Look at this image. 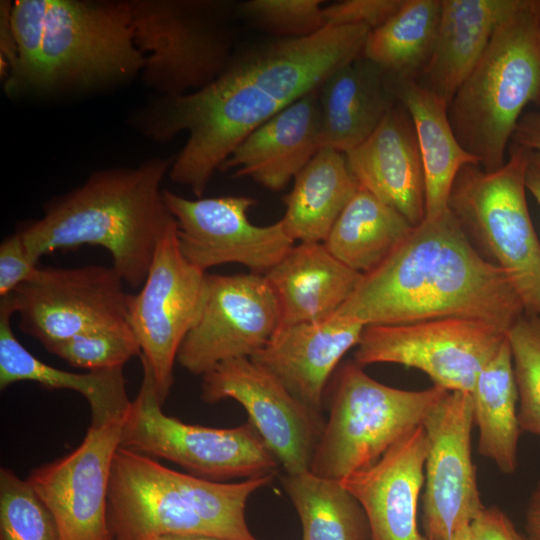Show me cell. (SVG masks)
Masks as SVG:
<instances>
[{"label":"cell","mask_w":540,"mask_h":540,"mask_svg":"<svg viewBox=\"0 0 540 540\" xmlns=\"http://www.w3.org/2000/svg\"><path fill=\"white\" fill-rule=\"evenodd\" d=\"M370 31L363 25H327L310 36L235 51L211 83L187 94L161 96L137 116L136 125L157 142L188 132L168 176L200 198L251 132L360 57Z\"/></svg>","instance_id":"6da1fadb"},{"label":"cell","mask_w":540,"mask_h":540,"mask_svg":"<svg viewBox=\"0 0 540 540\" xmlns=\"http://www.w3.org/2000/svg\"><path fill=\"white\" fill-rule=\"evenodd\" d=\"M524 313L507 274L477 250L449 209L415 226L334 315L364 326L459 317L507 334Z\"/></svg>","instance_id":"7a4b0ae2"},{"label":"cell","mask_w":540,"mask_h":540,"mask_svg":"<svg viewBox=\"0 0 540 540\" xmlns=\"http://www.w3.org/2000/svg\"><path fill=\"white\" fill-rule=\"evenodd\" d=\"M172 161L153 158L136 167L93 172L18 233L37 260L57 250L103 247L123 282L141 287L160 239L175 221L161 189Z\"/></svg>","instance_id":"3957f363"},{"label":"cell","mask_w":540,"mask_h":540,"mask_svg":"<svg viewBox=\"0 0 540 540\" xmlns=\"http://www.w3.org/2000/svg\"><path fill=\"white\" fill-rule=\"evenodd\" d=\"M276 473L223 483L172 470L120 447L111 468L107 517L113 540H153L202 534L224 540H259L245 517L246 503Z\"/></svg>","instance_id":"277c9868"},{"label":"cell","mask_w":540,"mask_h":540,"mask_svg":"<svg viewBox=\"0 0 540 540\" xmlns=\"http://www.w3.org/2000/svg\"><path fill=\"white\" fill-rule=\"evenodd\" d=\"M540 102V0H524L495 31L448 106L463 148L485 171L506 162V150L530 103Z\"/></svg>","instance_id":"5b68a950"},{"label":"cell","mask_w":540,"mask_h":540,"mask_svg":"<svg viewBox=\"0 0 540 540\" xmlns=\"http://www.w3.org/2000/svg\"><path fill=\"white\" fill-rule=\"evenodd\" d=\"M449 392L437 385L418 391L394 388L371 378L355 361L343 364L326 389L329 416L309 471L341 480L374 464L422 425Z\"/></svg>","instance_id":"8992f818"},{"label":"cell","mask_w":540,"mask_h":540,"mask_svg":"<svg viewBox=\"0 0 540 540\" xmlns=\"http://www.w3.org/2000/svg\"><path fill=\"white\" fill-rule=\"evenodd\" d=\"M497 170L466 165L453 184L449 209L511 280L525 313L540 317V241L526 201L531 150L512 143Z\"/></svg>","instance_id":"52a82bcc"},{"label":"cell","mask_w":540,"mask_h":540,"mask_svg":"<svg viewBox=\"0 0 540 540\" xmlns=\"http://www.w3.org/2000/svg\"><path fill=\"white\" fill-rule=\"evenodd\" d=\"M131 1L45 0L40 58L28 87H94L142 71Z\"/></svg>","instance_id":"ba28073f"},{"label":"cell","mask_w":540,"mask_h":540,"mask_svg":"<svg viewBox=\"0 0 540 540\" xmlns=\"http://www.w3.org/2000/svg\"><path fill=\"white\" fill-rule=\"evenodd\" d=\"M135 44L145 56V84L174 97L197 91L217 78L234 50L229 15L215 1H131Z\"/></svg>","instance_id":"9c48e42d"},{"label":"cell","mask_w":540,"mask_h":540,"mask_svg":"<svg viewBox=\"0 0 540 540\" xmlns=\"http://www.w3.org/2000/svg\"><path fill=\"white\" fill-rule=\"evenodd\" d=\"M139 357L142 381L124 420L120 447L166 459L191 475L217 482L276 473L280 463L250 422L212 428L166 415L152 369Z\"/></svg>","instance_id":"30bf717a"},{"label":"cell","mask_w":540,"mask_h":540,"mask_svg":"<svg viewBox=\"0 0 540 540\" xmlns=\"http://www.w3.org/2000/svg\"><path fill=\"white\" fill-rule=\"evenodd\" d=\"M506 340L502 330L479 320L449 317L365 326L354 354L360 366L393 363L424 372L433 385L470 393Z\"/></svg>","instance_id":"8fae6325"},{"label":"cell","mask_w":540,"mask_h":540,"mask_svg":"<svg viewBox=\"0 0 540 540\" xmlns=\"http://www.w3.org/2000/svg\"><path fill=\"white\" fill-rule=\"evenodd\" d=\"M206 275L183 256L174 221L158 243L140 291L129 294L128 322L152 369L162 404L174 382L179 348L201 315Z\"/></svg>","instance_id":"7c38bea8"},{"label":"cell","mask_w":540,"mask_h":540,"mask_svg":"<svg viewBox=\"0 0 540 540\" xmlns=\"http://www.w3.org/2000/svg\"><path fill=\"white\" fill-rule=\"evenodd\" d=\"M124 284L112 266L39 267L8 297L19 329L47 348L83 332L129 323Z\"/></svg>","instance_id":"4fadbf2b"},{"label":"cell","mask_w":540,"mask_h":540,"mask_svg":"<svg viewBox=\"0 0 540 540\" xmlns=\"http://www.w3.org/2000/svg\"><path fill=\"white\" fill-rule=\"evenodd\" d=\"M280 326V307L264 275L207 274L201 315L184 338L177 362L203 376L224 361L251 358Z\"/></svg>","instance_id":"5bb4252c"},{"label":"cell","mask_w":540,"mask_h":540,"mask_svg":"<svg viewBox=\"0 0 540 540\" xmlns=\"http://www.w3.org/2000/svg\"><path fill=\"white\" fill-rule=\"evenodd\" d=\"M164 202L177 226L179 248L198 270L236 263L265 275L294 246L280 220L253 224L249 209L256 203L244 195L188 199L163 191Z\"/></svg>","instance_id":"9a60e30c"},{"label":"cell","mask_w":540,"mask_h":540,"mask_svg":"<svg viewBox=\"0 0 540 540\" xmlns=\"http://www.w3.org/2000/svg\"><path fill=\"white\" fill-rule=\"evenodd\" d=\"M422 425L427 440L422 497L424 535L429 540H451L469 527L485 507L471 452V394L450 391Z\"/></svg>","instance_id":"2e32d148"},{"label":"cell","mask_w":540,"mask_h":540,"mask_svg":"<svg viewBox=\"0 0 540 540\" xmlns=\"http://www.w3.org/2000/svg\"><path fill=\"white\" fill-rule=\"evenodd\" d=\"M202 377L201 399L240 403L286 474L309 470L325 423L274 375L251 358L224 361Z\"/></svg>","instance_id":"e0dca14e"},{"label":"cell","mask_w":540,"mask_h":540,"mask_svg":"<svg viewBox=\"0 0 540 540\" xmlns=\"http://www.w3.org/2000/svg\"><path fill=\"white\" fill-rule=\"evenodd\" d=\"M124 420L89 426L76 449L28 475L27 481L53 514L62 540H113L108 487Z\"/></svg>","instance_id":"ac0fdd59"},{"label":"cell","mask_w":540,"mask_h":540,"mask_svg":"<svg viewBox=\"0 0 540 540\" xmlns=\"http://www.w3.org/2000/svg\"><path fill=\"white\" fill-rule=\"evenodd\" d=\"M426 450V433L419 425L377 462L340 480L361 504L371 540H429L417 519Z\"/></svg>","instance_id":"d6986e66"},{"label":"cell","mask_w":540,"mask_h":540,"mask_svg":"<svg viewBox=\"0 0 540 540\" xmlns=\"http://www.w3.org/2000/svg\"><path fill=\"white\" fill-rule=\"evenodd\" d=\"M364 327L356 320L337 315L282 326L251 359L297 399L320 412L339 362L358 345Z\"/></svg>","instance_id":"ffe728a7"},{"label":"cell","mask_w":540,"mask_h":540,"mask_svg":"<svg viewBox=\"0 0 540 540\" xmlns=\"http://www.w3.org/2000/svg\"><path fill=\"white\" fill-rule=\"evenodd\" d=\"M345 157L360 187L413 226L425 219V177L416 132L398 100L375 131Z\"/></svg>","instance_id":"44dd1931"},{"label":"cell","mask_w":540,"mask_h":540,"mask_svg":"<svg viewBox=\"0 0 540 540\" xmlns=\"http://www.w3.org/2000/svg\"><path fill=\"white\" fill-rule=\"evenodd\" d=\"M323 148L318 89L299 98L251 132L219 171L284 189Z\"/></svg>","instance_id":"7402d4cb"},{"label":"cell","mask_w":540,"mask_h":540,"mask_svg":"<svg viewBox=\"0 0 540 540\" xmlns=\"http://www.w3.org/2000/svg\"><path fill=\"white\" fill-rule=\"evenodd\" d=\"M281 315V326L333 316L363 274L338 260L324 243L300 242L265 275Z\"/></svg>","instance_id":"603a6c76"},{"label":"cell","mask_w":540,"mask_h":540,"mask_svg":"<svg viewBox=\"0 0 540 540\" xmlns=\"http://www.w3.org/2000/svg\"><path fill=\"white\" fill-rule=\"evenodd\" d=\"M524 0H441L437 39L419 80L448 106L497 28Z\"/></svg>","instance_id":"cb8c5ba5"},{"label":"cell","mask_w":540,"mask_h":540,"mask_svg":"<svg viewBox=\"0 0 540 540\" xmlns=\"http://www.w3.org/2000/svg\"><path fill=\"white\" fill-rule=\"evenodd\" d=\"M14 310L8 296L0 301V389L33 381L46 389L78 392L88 402L90 427L125 419L131 407L123 367L74 373L42 362L16 338L11 325Z\"/></svg>","instance_id":"d4e9b609"},{"label":"cell","mask_w":540,"mask_h":540,"mask_svg":"<svg viewBox=\"0 0 540 540\" xmlns=\"http://www.w3.org/2000/svg\"><path fill=\"white\" fill-rule=\"evenodd\" d=\"M323 148L346 153L364 142L397 101L385 72L363 55L319 87Z\"/></svg>","instance_id":"484cf974"},{"label":"cell","mask_w":540,"mask_h":540,"mask_svg":"<svg viewBox=\"0 0 540 540\" xmlns=\"http://www.w3.org/2000/svg\"><path fill=\"white\" fill-rule=\"evenodd\" d=\"M387 79L416 132L425 177V218H438L449 211L451 190L460 170L466 165L480 166L479 161L457 139L448 105L441 98L417 80Z\"/></svg>","instance_id":"4316f807"},{"label":"cell","mask_w":540,"mask_h":540,"mask_svg":"<svg viewBox=\"0 0 540 540\" xmlns=\"http://www.w3.org/2000/svg\"><path fill=\"white\" fill-rule=\"evenodd\" d=\"M345 154L322 148L294 178L281 219L294 241L324 243L359 189Z\"/></svg>","instance_id":"83f0119b"},{"label":"cell","mask_w":540,"mask_h":540,"mask_svg":"<svg viewBox=\"0 0 540 540\" xmlns=\"http://www.w3.org/2000/svg\"><path fill=\"white\" fill-rule=\"evenodd\" d=\"M478 453L504 474L517 468L522 432L518 418V391L509 343L506 340L479 373L470 392Z\"/></svg>","instance_id":"f1b7e54d"},{"label":"cell","mask_w":540,"mask_h":540,"mask_svg":"<svg viewBox=\"0 0 540 540\" xmlns=\"http://www.w3.org/2000/svg\"><path fill=\"white\" fill-rule=\"evenodd\" d=\"M414 227L397 210L359 187L324 245L343 264L364 275L381 265Z\"/></svg>","instance_id":"f546056e"},{"label":"cell","mask_w":540,"mask_h":540,"mask_svg":"<svg viewBox=\"0 0 540 540\" xmlns=\"http://www.w3.org/2000/svg\"><path fill=\"white\" fill-rule=\"evenodd\" d=\"M441 0H404L370 31L362 55L392 79L419 80L434 51Z\"/></svg>","instance_id":"4dcf8cb0"},{"label":"cell","mask_w":540,"mask_h":540,"mask_svg":"<svg viewBox=\"0 0 540 540\" xmlns=\"http://www.w3.org/2000/svg\"><path fill=\"white\" fill-rule=\"evenodd\" d=\"M282 483L300 518L302 540H371L361 504L340 480L307 470L286 474Z\"/></svg>","instance_id":"1f68e13d"},{"label":"cell","mask_w":540,"mask_h":540,"mask_svg":"<svg viewBox=\"0 0 540 540\" xmlns=\"http://www.w3.org/2000/svg\"><path fill=\"white\" fill-rule=\"evenodd\" d=\"M0 540H62L57 522L27 479L0 469Z\"/></svg>","instance_id":"d6a6232c"},{"label":"cell","mask_w":540,"mask_h":540,"mask_svg":"<svg viewBox=\"0 0 540 540\" xmlns=\"http://www.w3.org/2000/svg\"><path fill=\"white\" fill-rule=\"evenodd\" d=\"M506 337L518 391L521 430L540 436V317L524 313Z\"/></svg>","instance_id":"836d02e7"},{"label":"cell","mask_w":540,"mask_h":540,"mask_svg":"<svg viewBox=\"0 0 540 540\" xmlns=\"http://www.w3.org/2000/svg\"><path fill=\"white\" fill-rule=\"evenodd\" d=\"M45 349L71 366L89 371L124 367L142 353L129 323L83 332Z\"/></svg>","instance_id":"e575fe53"},{"label":"cell","mask_w":540,"mask_h":540,"mask_svg":"<svg viewBox=\"0 0 540 540\" xmlns=\"http://www.w3.org/2000/svg\"><path fill=\"white\" fill-rule=\"evenodd\" d=\"M322 0H248L234 6V16L279 39L301 38L326 26Z\"/></svg>","instance_id":"d590c367"},{"label":"cell","mask_w":540,"mask_h":540,"mask_svg":"<svg viewBox=\"0 0 540 540\" xmlns=\"http://www.w3.org/2000/svg\"><path fill=\"white\" fill-rule=\"evenodd\" d=\"M404 0H346L323 8L326 26L363 25L370 30L385 23Z\"/></svg>","instance_id":"8d00e7d4"},{"label":"cell","mask_w":540,"mask_h":540,"mask_svg":"<svg viewBox=\"0 0 540 540\" xmlns=\"http://www.w3.org/2000/svg\"><path fill=\"white\" fill-rule=\"evenodd\" d=\"M37 260L28 250L21 235L15 232L0 244V296L10 295L30 280L39 269Z\"/></svg>","instance_id":"74e56055"},{"label":"cell","mask_w":540,"mask_h":540,"mask_svg":"<svg viewBox=\"0 0 540 540\" xmlns=\"http://www.w3.org/2000/svg\"><path fill=\"white\" fill-rule=\"evenodd\" d=\"M473 540H525L498 507H484L470 526Z\"/></svg>","instance_id":"f35d334b"},{"label":"cell","mask_w":540,"mask_h":540,"mask_svg":"<svg viewBox=\"0 0 540 540\" xmlns=\"http://www.w3.org/2000/svg\"><path fill=\"white\" fill-rule=\"evenodd\" d=\"M511 140L514 144L540 152V113L522 114Z\"/></svg>","instance_id":"ab89813d"},{"label":"cell","mask_w":540,"mask_h":540,"mask_svg":"<svg viewBox=\"0 0 540 540\" xmlns=\"http://www.w3.org/2000/svg\"><path fill=\"white\" fill-rule=\"evenodd\" d=\"M527 540H540V481L529 498L525 512Z\"/></svg>","instance_id":"60d3db41"},{"label":"cell","mask_w":540,"mask_h":540,"mask_svg":"<svg viewBox=\"0 0 540 540\" xmlns=\"http://www.w3.org/2000/svg\"><path fill=\"white\" fill-rule=\"evenodd\" d=\"M526 190H528L540 207V152L532 151L530 154L526 176Z\"/></svg>","instance_id":"b9f144b4"},{"label":"cell","mask_w":540,"mask_h":540,"mask_svg":"<svg viewBox=\"0 0 540 540\" xmlns=\"http://www.w3.org/2000/svg\"><path fill=\"white\" fill-rule=\"evenodd\" d=\"M153 540H224L218 537L202 534H168Z\"/></svg>","instance_id":"7bdbcfd3"},{"label":"cell","mask_w":540,"mask_h":540,"mask_svg":"<svg viewBox=\"0 0 540 540\" xmlns=\"http://www.w3.org/2000/svg\"><path fill=\"white\" fill-rule=\"evenodd\" d=\"M451 540H473L469 527L458 532Z\"/></svg>","instance_id":"ee69618b"}]
</instances>
